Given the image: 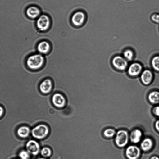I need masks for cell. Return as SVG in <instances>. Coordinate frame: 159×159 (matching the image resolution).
<instances>
[{
	"label": "cell",
	"instance_id": "6da1fadb",
	"mask_svg": "<svg viewBox=\"0 0 159 159\" xmlns=\"http://www.w3.org/2000/svg\"><path fill=\"white\" fill-rule=\"evenodd\" d=\"M45 57L42 54L36 53L29 56L26 61V65L29 69L33 70L40 69L45 64Z\"/></svg>",
	"mask_w": 159,
	"mask_h": 159
},
{
	"label": "cell",
	"instance_id": "7a4b0ae2",
	"mask_svg": "<svg viewBox=\"0 0 159 159\" xmlns=\"http://www.w3.org/2000/svg\"><path fill=\"white\" fill-rule=\"evenodd\" d=\"M129 140V135L126 130L121 129L116 132L115 141L117 147L119 148L125 147L128 143Z\"/></svg>",
	"mask_w": 159,
	"mask_h": 159
},
{
	"label": "cell",
	"instance_id": "3957f363",
	"mask_svg": "<svg viewBox=\"0 0 159 159\" xmlns=\"http://www.w3.org/2000/svg\"><path fill=\"white\" fill-rule=\"evenodd\" d=\"M49 132L48 126L45 125L41 124L34 127L31 130V134L34 138L42 139L48 135Z\"/></svg>",
	"mask_w": 159,
	"mask_h": 159
},
{
	"label": "cell",
	"instance_id": "277c9868",
	"mask_svg": "<svg viewBox=\"0 0 159 159\" xmlns=\"http://www.w3.org/2000/svg\"><path fill=\"white\" fill-rule=\"evenodd\" d=\"M51 24L49 17L47 15L43 14L39 16L36 21V25L38 30L45 31L49 29Z\"/></svg>",
	"mask_w": 159,
	"mask_h": 159
},
{
	"label": "cell",
	"instance_id": "5b68a950",
	"mask_svg": "<svg viewBox=\"0 0 159 159\" xmlns=\"http://www.w3.org/2000/svg\"><path fill=\"white\" fill-rule=\"evenodd\" d=\"M113 66L120 70H124L127 68L128 65L127 61L124 57L120 55L114 57L112 61Z\"/></svg>",
	"mask_w": 159,
	"mask_h": 159
},
{
	"label": "cell",
	"instance_id": "8992f818",
	"mask_svg": "<svg viewBox=\"0 0 159 159\" xmlns=\"http://www.w3.org/2000/svg\"><path fill=\"white\" fill-rule=\"evenodd\" d=\"M141 150L136 146L131 145L126 149L125 156L128 159H138L141 155Z\"/></svg>",
	"mask_w": 159,
	"mask_h": 159
},
{
	"label": "cell",
	"instance_id": "52a82bcc",
	"mask_svg": "<svg viewBox=\"0 0 159 159\" xmlns=\"http://www.w3.org/2000/svg\"><path fill=\"white\" fill-rule=\"evenodd\" d=\"M53 88L52 80L49 78L42 80L39 85L40 92L43 94H48L51 92Z\"/></svg>",
	"mask_w": 159,
	"mask_h": 159
},
{
	"label": "cell",
	"instance_id": "ba28073f",
	"mask_svg": "<svg viewBox=\"0 0 159 159\" xmlns=\"http://www.w3.org/2000/svg\"><path fill=\"white\" fill-rule=\"evenodd\" d=\"M27 151L30 154L33 155H37L40 151V146L36 141L34 140L28 141L26 144Z\"/></svg>",
	"mask_w": 159,
	"mask_h": 159
},
{
	"label": "cell",
	"instance_id": "9c48e42d",
	"mask_svg": "<svg viewBox=\"0 0 159 159\" xmlns=\"http://www.w3.org/2000/svg\"><path fill=\"white\" fill-rule=\"evenodd\" d=\"M86 18L85 15L82 11H77L72 15L71 21L73 25L76 26H80L83 25Z\"/></svg>",
	"mask_w": 159,
	"mask_h": 159
},
{
	"label": "cell",
	"instance_id": "30bf717a",
	"mask_svg": "<svg viewBox=\"0 0 159 159\" xmlns=\"http://www.w3.org/2000/svg\"><path fill=\"white\" fill-rule=\"evenodd\" d=\"M52 102L54 106L59 108L63 107L66 104L65 97L61 93H55L53 94Z\"/></svg>",
	"mask_w": 159,
	"mask_h": 159
},
{
	"label": "cell",
	"instance_id": "8fae6325",
	"mask_svg": "<svg viewBox=\"0 0 159 159\" xmlns=\"http://www.w3.org/2000/svg\"><path fill=\"white\" fill-rule=\"evenodd\" d=\"M51 48L50 43L45 40L40 41L37 46V50L41 54L45 55L50 53Z\"/></svg>",
	"mask_w": 159,
	"mask_h": 159
},
{
	"label": "cell",
	"instance_id": "7c38bea8",
	"mask_svg": "<svg viewBox=\"0 0 159 159\" xmlns=\"http://www.w3.org/2000/svg\"><path fill=\"white\" fill-rule=\"evenodd\" d=\"M142 69V66L140 63L134 62L132 63L128 67V72L131 76H137L141 73Z\"/></svg>",
	"mask_w": 159,
	"mask_h": 159
},
{
	"label": "cell",
	"instance_id": "4fadbf2b",
	"mask_svg": "<svg viewBox=\"0 0 159 159\" xmlns=\"http://www.w3.org/2000/svg\"><path fill=\"white\" fill-rule=\"evenodd\" d=\"M40 14L39 9L34 6H31L28 7L26 10V14L27 16L32 19L39 17Z\"/></svg>",
	"mask_w": 159,
	"mask_h": 159
},
{
	"label": "cell",
	"instance_id": "5bb4252c",
	"mask_svg": "<svg viewBox=\"0 0 159 159\" xmlns=\"http://www.w3.org/2000/svg\"><path fill=\"white\" fill-rule=\"evenodd\" d=\"M153 78L152 72L150 70L146 69L141 73L140 79L142 82L145 85L149 84L152 82Z\"/></svg>",
	"mask_w": 159,
	"mask_h": 159
},
{
	"label": "cell",
	"instance_id": "9a60e30c",
	"mask_svg": "<svg viewBox=\"0 0 159 159\" xmlns=\"http://www.w3.org/2000/svg\"><path fill=\"white\" fill-rule=\"evenodd\" d=\"M142 135V132L140 129H135L132 130L131 132L129 138L132 143H137L141 140Z\"/></svg>",
	"mask_w": 159,
	"mask_h": 159
},
{
	"label": "cell",
	"instance_id": "2e32d148",
	"mask_svg": "<svg viewBox=\"0 0 159 159\" xmlns=\"http://www.w3.org/2000/svg\"><path fill=\"white\" fill-rule=\"evenodd\" d=\"M153 145V142L152 139L149 138H147L141 142L140 147L143 151L147 152L151 149Z\"/></svg>",
	"mask_w": 159,
	"mask_h": 159
},
{
	"label": "cell",
	"instance_id": "e0dca14e",
	"mask_svg": "<svg viewBox=\"0 0 159 159\" xmlns=\"http://www.w3.org/2000/svg\"><path fill=\"white\" fill-rule=\"evenodd\" d=\"M148 99L149 102L152 104H159V92L157 91H152L148 94Z\"/></svg>",
	"mask_w": 159,
	"mask_h": 159
},
{
	"label": "cell",
	"instance_id": "ac0fdd59",
	"mask_svg": "<svg viewBox=\"0 0 159 159\" xmlns=\"http://www.w3.org/2000/svg\"><path fill=\"white\" fill-rule=\"evenodd\" d=\"M17 134L21 138H26L28 137L30 133V129L27 126H23L19 127L17 130Z\"/></svg>",
	"mask_w": 159,
	"mask_h": 159
},
{
	"label": "cell",
	"instance_id": "d6986e66",
	"mask_svg": "<svg viewBox=\"0 0 159 159\" xmlns=\"http://www.w3.org/2000/svg\"><path fill=\"white\" fill-rule=\"evenodd\" d=\"M151 64L155 70L159 71V56H155L152 58Z\"/></svg>",
	"mask_w": 159,
	"mask_h": 159
},
{
	"label": "cell",
	"instance_id": "ffe728a7",
	"mask_svg": "<svg viewBox=\"0 0 159 159\" xmlns=\"http://www.w3.org/2000/svg\"><path fill=\"white\" fill-rule=\"evenodd\" d=\"M123 57L127 61H131L134 56V52L130 49L125 50L123 53Z\"/></svg>",
	"mask_w": 159,
	"mask_h": 159
},
{
	"label": "cell",
	"instance_id": "44dd1931",
	"mask_svg": "<svg viewBox=\"0 0 159 159\" xmlns=\"http://www.w3.org/2000/svg\"><path fill=\"white\" fill-rule=\"evenodd\" d=\"M115 129L112 128H108L105 130L103 132L104 135L107 138H111L114 137L116 134Z\"/></svg>",
	"mask_w": 159,
	"mask_h": 159
},
{
	"label": "cell",
	"instance_id": "7402d4cb",
	"mask_svg": "<svg viewBox=\"0 0 159 159\" xmlns=\"http://www.w3.org/2000/svg\"><path fill=\"white\" fill-rule=\"evenodd\" d=\"M40 153L43 157H47L51 156L52 154V151L50 148L45 147L41 150Z\"/></svg>",
	"mask_w": 159,
	"mask_h": 159
},
{
	"label": "cell",
	"instance_id": "603a6c76",
	"mask_svg": "<svg viewBox=\"0 0 159 159\" xmlns=\"http://www.w3.org/2000/svg\"><path fill=\"white\" fill-rule=\"evenodd\" d=\"M19 156L21 159H29L30 157V154L27 150H23L19 152Z\"/></svg>",
	"mask_w": 159,
	"mask_h": 159
},
{
	"label": "cell",
	"instance_id": "cb8c5ba5",
	"mask_svg": "<svg viewBox=\"0 0 159 159\" xmlns=\"http://www.w3.org/2000/svg\"><path fill=\"white\" fill-rule=\"evenodd\" d=\"M150 18L153 22L159 24V14L154 13L151 16Z\"/></svg>",
	"mask_w": 159,
	"mask_h": 159
},
{
	"label": "cell",
	"instance_id": "d4e9b609",
	"mask_svg": "<svg viewBox=\"0 0 159 159\" xmlns=\"http://www.w3.org/2000/svg\"><path fill=\"white\" fill-rule=\"evenodd\" d=\"M152 112L155 115L159 116V106L154 107L152 110Z\"/></svg>",
	"mask_w": 159,
	"mask_h": 159
},
{
	"label": "cell",
	"instance_id": "484cf974",
	"mask_svg": "<svg viewBox=\"0 0 159 159\" xmlns=\"http://www.w3.org/2000/svg\"><path fill=\"white\" fill-rule=\"evenodd\" d=\"M48 111L49 114L51 115H54L56 113L55 110V109L52 107H51L49 108Z\"/></svg>",
	"mask_w": 159,
	"mask_h": 159
},
{
	"label": "cell",
	"instance_id": "4316f807",
	"mask_svg": "<svg viewBox=\"0 0 159 159\" xmlns=\"http://www.w3.org/2000/svg\"><path fill=\"white\" fill-rule=\"evenodd\" d=\"M155 126L156 129L159 132V119L156 121L155 124Z\"/></svg>",
	"mask_w": 159,
	"mask_h": 159
},
{
	"label": "cell",
	"instance_id": "83f0119b",
	"mask_svg": "<svg viewBox=\"0 0 159 159\" xmlns=\"http://www.w3.org/2000/svg\"><path fill=\"white\" fill-rule=\"evenodd\" d=\"M4 112V110L2 107L0 106V118L2 116Z\"/></svg>",
	"mask_w": 159,
	"mask_h": 159
},
{
	"label": "cell",
	"instance_id": "f1b7e54d",
	"mask_svg": "<svg viewBox=\"0 0 159 159\" xmlns=\"http://www.w3.org/2000/svg\"><path fill=\"white\" fill-rule=\"evenodd\" d=\"M150 159H159V157L156 156H154L152 157Z\"/></svg>",
	"mask_w": 159,
	"mask_h": 159
},
{
	"label": "cell",
	"instance_id": "f546056e",
	"mask_svg": "<svg viewBox=\"0 0 159 159\" xmlns=\"http://www.w3.org/2000/svg\"><path fill=\"white\" fill-rule=\"evenodd\" d=\"M38 159H47L44 158H40Z\"/></svg>",
	"mask_w": 159,
	"mask_h": 159
},
{
	"label": "cell",
	"instance_id": "4dcf8cb0",
	"mask_svg": "<svg viewBox=\"0 0 159 159\" xmlns=\"http://www.w3.org/2000/svg\"></svg>",
	"mask_w": 159,
	"mask_h": 159
}]
</instances>
